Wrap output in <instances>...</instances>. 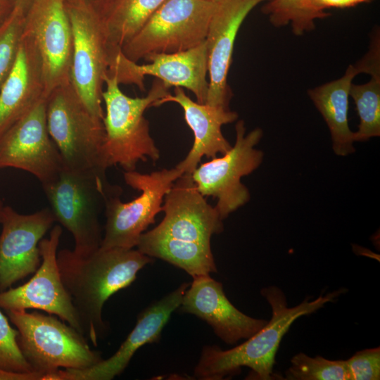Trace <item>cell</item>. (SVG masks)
Segmentation results:
<instances>
[{
  "instance_id": "1",
  "label": "cell",
  "mask_w": 380,
  "mask_h": 380,
  "mask_svg": "<svg viewBox=\"0 0 380 380\" xmlns=\"http://www.w3.org/2000/svg\"><path fill=\"white\" fill-rule=\"evenodd\" d=\"M162 211L163 220L141 235L137 249L192 277L216 272L210 239L223 231V220L197 190L191 174L184 173L174 182L164 197Z\"/></svg>"
},
{
  "instance_id": "2",
  "label": "cell",
  "mask_w": 380,
  "mask_h": 380,
  "mask_svg": "<svg viewBox=\"0 0 380 380\" xmlns=\"http://www.w3.org/2000/svg\"><path fill=\"white\" fill-rule=\"evenodd\" d=\"M152 262V258L134 248L100 247L87 255L69 249L57 253L63 284L80 317L84 336L94 346L108 330L102 317L106 300L129 286L138 272Z\"/></svg>"
},
{
  "instance_id": "3",
  "label": "cell",
  "mask_w": 380,
  "mask_h": 380,
  "mask_svg": "<svg viewBox=\"0 0 380 380\" xmlns=\"http://www.w3.org/2000/svg\"><path fill=\"white\" fill-rule=\"evenodd\" d=\"M341 292L336 291L313 300L306 298L289 308L279 288H263L261 294L271 306V319L246 341L233 348L224 350L215 346H205L194 369L195 376L201 380H220L239 372L242 367H248L252 371L251 379H274L275 355L290 326L298 317L310 315L332 302Z\"/></svg>"
},
{
  "instance_id": "4",
  "label": "cell",
  "mask_w": 380,
  "mask_h": 380,
  "mask_svg": "<svg viewBox=\"0 0 380 380\" xmlns=\"http://www.w3.org/2000/svg\"><path fill=\"white\" fill-rule=\"evenodd\" d=\"M104 85L103 154L106 168L119 165L125 172L133 171L139 161H147L148 158L153 162L158 160L160 151L151 137L144 113L169 94V88L157 79L146 96L132 98L120 90L115 77L106 75Z\"/></svg>"
},
{
  "instance_id": "5",
  "label": "cell",
  "mask_w": 380,
  "mask_h": 380,
  "mask_svg": "<svg viewBox=\"0 0 380 380\" xmlns=\"http://www.w3.org/2000/svg\"><path fill=\"white\" fill-rule=\"evenodd\" d=\"M46 114L49 135L64 166L106 177L103 121L91 113L71 80L48 94Z\"/></svg>"
},
{
  "instance_id": "6",
  "label": "cell",
  "mask_w": 380,
  "mask_h": 380,
  "mask_svg": "<svg viewBox=\"0 0 380 380\" xmlns=\"http://www.w3.org/2000/svg\"><path fill=\"white\" fill-rule=\"evenodd\" d=\"M6 313L18 331V346L34 372L46 374L61 368L83 369L103 360L83 334L53 315L24 310Z\"/></svg>"
},
{
  "instance_id": "7",
  "label": "cell",
  "mask_w": 380,
  "mask_h": 380,
  "mask_svg": "<svg viewBox=\"0 0 380 380\" xmlns=\"http://www.w3.org/2000/svg\"><path fill=\"white\" fill-rule=\"evenodd\" d=\"M42 185L55 220L72 235L73 251L87 255L99 248L100 215L111 186L106 177L63 165L53 179Z\"/></svg>"
},
{
  "instance_id": "8",
  "label": "cell",
  "mask_w": 380,
  "mask_h": 380,
  "mask_svg": "<svg viewBox=\"0 0 380 380\" xmlns=\"http://www.w3.org/2000/svg\"><path fill=\"white\" fill-rule=\"evenodd\" d=\"M218 2L165 0L143 27L121 48L137 63L155 53H171L194 48L205 41Z\"/></svg>"
},
{
  "instance_id": "9",
  "label": "cell",
  "mask_w": 380,
  "mask_h": 380,
  "mask_svg": "<svg viewBox=\"0 0 380 380\" xmlns=\"http://www.w3.org/2000/svg\"><path fill=\"white\" fill-rule=\"evenodd\" d=\"M65 1L72 34L70 80L91 113L103 121L104 78L112 54L119 49L110 46L102 15L89 1Z\"/></svg>"
},
{
  "instance_id": "10",
  "label": "cell",
  "mask_w": 380,
  "mask_h": 380,
  "mask_svg": "<svg viewBox=\"0 0 380 380\" xmlns=\"http://www.w3.org/2000/svg\"><path fill=\"white\" fill-rule=\"evenodd\" d=\"M183 174L176 166L150 174L135 170L125 172L126 184L141 194L134 200L124 203L120 198V189L110 187L105 197L106 221L101 247H136L141 235L155 222L156 216L162 211L165 194Z\"/></svg>"
},
{
  "instance_id": "11",
  "label": "cell",
  "mask_w": 380,
  "mask_h": 380,
  "mask_svg": "<svg viewBox=\"0 0 380 380\" xmlns=\"http://www.w3.org/2000/svg\"><path fill=\"white\" fill-rule=\"evenodd\" d=\"M235 130V143L228 151L201 164L191 173L197 190L204 197L217 198L215 207L222 220L249 201V190L241 179L258 169L264 158L255 148L263 135L260 128L246 134L244 122L239 120Z\"/></svg>"
},
{
  "instance_id": "12",
  "label": "cell",
  "mask_w": 380,
  "mask_h": 380,
  "mask_svg": "<svg viewBox=\"0 0 380 380\" xmlns=\"http://www.w3.org/2000/svg\"><path fill=\"white\" fill-rule=\"evenodd\" d=\"M61 234L62 228L56 224L51 230L49 237L39 241V267L27 282L0 292V308L5 311H45L56 315L84 336L81 320L63 284L57 264Z\"/></svg>"
},
{
  "instance_id": "13",
  "label": "cell",
  "mask_w": 380,
  "mask_h": 380,
  "mask_svg": "<svg viewBox=\"0 0 380 380\" xmlns=\"http://www.w3.org/2000/svg\"><path fill=\"white\" fill-rule=\"evenodd\" d=\"M150 63L139 65L129 60L121 49L110 58L107 75L118 84H133L144 90V77L154 76L167 87L186 88L204 104L208 91V56L205 42L191 49L171 53H155L144 58Z\"/></svg>"
},
{
  "instance_id": "14",
  "label": "cell",
  "mask_w": 380,
  "mask_h": 380,
  "mask_svg": "<svg viewBox=\"0 0 380 380\" xmlns=\"http://www.w3.org/2000/svg\"><path fill=\"white\" fill-rule=\"evenodd\" d=\"M46 100L44 98L0 138V169L27 171L42 184L53 179L64 165L47 129Z\"/></svg>"
},
{
  "instance_id": "15",
  "label": "cell",
  "mask_w": 380,
  "mask_h": 380,
  "mask_svg": "<svg viewBox=\"0 0 380 380\" xmlns=\"http://www.w3.org/2000/svg\"><path fill=\"white\" fill-rule=\"evenodd\" d=\"M23 31L32 36L42 56L47 95L70 82L72 34L65 0H31Z\"/></svg>"
},
{
  "instance_id": "16",
  "label": "cell",
  "mask_w": 380,
  "mask_h": 380,
  "mask_svg": "<svg viewBox=\"0 0 380 380\" xmlns=\"http://www.w3.org/2000/svg\"><path fill=\"white\" fill-rule=\"evenodd\" d=\"M54 222L49 208L23 215L4 205L0 215V292L38 269L39 243Z\"/></svg>"
},
{
  "instance_id": "17",
  "label": "cell",
  "mask_w": 380,
  "mask_h": 380,
  "mask_svg": "<svg viewBox=\"0 0 380 380\" xmlns=\"http://www.w3.org/2000/svg\"><path fill=\"white\" fill-rule=\"evenodd\" d=\"M189 286V283H183L174 291L142 311L138 315L132 331L109 358L83 369H60L45 374L43 380H111L120 375L138 349L160 339L172 313L179 308Z\"/></svg>"
},
{
  "instance_id": "18",
  "label": "cell",
  "mask_w": 380,
  "mask_h": 380,
  "mask_svg": "<svg viewBox=\"0 0 380 380\" xmlns=\"http://www.w3.org/2000/svg\"><path fill=\"white\" fill-rule=\"evenodd\" d=\"M269 0H221L210 19L205 45L208 56V91L205 104L229 110L232 91L227 75L238 31L248 13Z\"/></svg>"
},
{
  "instance_id": "19",
  "label": "cell",
  "mask_w": 380,
  "mask_h": 380,
  "mask_svg": "<svg viewBox=\"0 0 380 380\" xmlns=\"http://www.w3.org/2000/svg\"><path fill=\"white\" fill-rule=\"evenodd\" d=\"M179 309L204 320L227 344L250 338L267 323L265 319L253 318L236 308L225 296L222 284L210 274L193 277Z\"/></svg>"
},
{
  "instance_id": "20",
  "label": "cell",
  "mask_w": 380,
  "mask_h": 380,
  "mask_svg": "<svg viewBox=\"0 0 380 380\" xmlns=\"http://www.w3.org/2000/svg\"><path fill=\"white\" fill-rule=\"evenodd\" d=\"M47 96L42 56L23 31L13 68L0 88V138Z\"/></svg>"
},
{
  "instance_id": "21",
  "label": "cell",
  "mask_w": 380,
  "mask_h": 380,
  "mask_svg": "<svg viewBox=\"0 0 380 380\" xmlns=\"http://www.w3.org/2000/svg\"><path fill=\"white\" fill-rule=\"evenodd\" d=\"M174 93V95L167 94L153 106L174 102L183 109L186 122L194 134V143L185 158L176 167L184 174H191L203 156L213 158L231 148L232 145L223 136L221 127L236 121L238 114L230 109L195 102L181 87H175Z\"/></svg>"
},
{
  "instance_id": "22",
  "label": "cell",
  "mask_w": 380,
  "mask_h": 380,
  "mask_svg": "<svg viewBox=\"0 0 380 380\" xmlns=\"http://www.w3.org/2000/svg\"><path fill=\"white\" fill-rule=\"evenodd\" d=\"M368 71V63L362 58L355 65H350L341 77L308 91L329 129L332 149L336 156H346L355 151L354 132L350 129L348 118L349 91L353 78Z\"/></svg>"
},
{
  "instance_id": "23",
  "label": "cell",
  "mask_w": 380,
  "mask_h": 380,
  "mask_svg": "<svg viewBox=\"0 0 380 380\" xmlns=\"http://www.w3.org/2000/svg\"><path fill=\"white\" fill-rule=\"evenodd\" d=\"M164 1L111 0L101 14L110 46L120 49Z\"/></svg>"
},
{
  "instance_id": "24",
  "label": "cell",
  "mask_w": 380,
  "mask_h": 380,
  "mask_svg": "<svg viewBox=\"0 0 380 380\" xmlns=\"http://www.w3.org/2000/svg\"><path fill=\"white\" fill-rule=\"evenodd\" d=\"M349 96L355 104L360 119L354 132L355 141H366L380 136V73L371 75L369 82L351 84Z\"/></svg>"
},
{
  "instance_id": "25",
  "label": "cell",
  "mask_w": 380,
  "mask_h": 380,
  "mask_svg": "<svg viewBox=\"0 0 380 380\" xmlns=\"http://www.w3.org/2000/svg\"><path fill=\"white\" fill-rule=\"evenodd\" d=\"M262 11L273 26L291 25L292 32L297 36L314 30L316 19L329 15L317 12L312 0H269Z\"/></svg>"
},
{
  "instance_id": "26",
  "label": "cell",
  "mask_w": 380,
  "mask_h": 380,
  "mask_svg": "<svg viewBox=\"0 0 380 380\" xmlns=\"http://www.w3.org/2000/svg\"><path fill=\"white\" fill-rule=\"evenodd\" d=\"M285 372L290 380H352L346 360H330L321 356L312 357L300 353L291 360Z\"/></svg>"
},
{
  "instance_id": "27",
  "label": "cell",
  "mask_w": 380,
  "mask_h": 380,
  "mask_svg": "<svg viewBox=\"0 0 380 380\" xmlns=\"http://www.w3.org/2000/svg\"><path fill=\"white\" fill-rule=\"evenodd\" d=\"M25 11L14 6L0 26V88L10 73L17 56L23 34Z\"/></svg>"
},
{
  "instance_id": "28",
  "label": "cell",
  "mask_w": 380,
  "mask_h": 380,
  "mask_svg": "<svg viewBox=\"0 0 380 380\" xmlns=\"http://www.w3.org/2000/svg\"><path fill=\"white\" fill-rule=\"evenodd\" d=\"M18 336V331L10 325L0 308V367L20 373L34 372L20 349Z\"/></svg>"
},
{
  "instance_id": "29",
  "label": "cell",
  "mask_w": 380,
  "mask_h": 380,
  "mask_svg": "<svg viewBox=\"0 0 380 380\" xmlns=\"http://www.w3.org/2000/svg\"><path fill=\"white\" fill-rule=\"evenodd\" d=\"M352 380H378L380 379L379 348L357 352L346 360Z\"/></svg>"
},
{
  "instance_id": "30",
  "label": "cell",
  "mask_w": 380,
  "mask_h": 380,
  "mask_svg": "<svg viewBox=\"0 0 380 380\" xmlns=\"http://www.w3.org/2000/svg\"><path fill=\"white\" fill-rule=\"evenodd\" d=\"M373 0H312V5L319 13L330 15L327 13V8H346L355 6L360 4H369Z\"/></svg>"
},
{
  "instance_id": "31",
  "label": "cell",
  "mask_w": 380,
  "mask_h": 380,
  "mask_svg": "<svg viewBox=\"0 0 380 380\" xmlns=\"http://www.w3.org/2000/svg\"><path fill=\"white\" fill-rule=\"evenodd\" d=\"M44 375L43 373L37 372L20 373L0 367V380H42Z\"/></svg>"
},
{
  "instance_id": "32",
  "label": "cell",
  "mask_w": 380,
  "mask_h": 380,
  "mask_svg": "<svg viewBox=\"0 0 380 380\" xmlns=\"http://www.w3.org/2000/svg\"><path fill=\"white\" fill-rule=\"evenodd\" d=\"M14 7V4L9 0H0V26L8 17Z\"/></svg>"
},
{
  "instance_id": "33",
  "label": "cell",
  "mask_w": 380,
  "mask_h": 380,
  "mask_svg": "<svg viewBox=\"0 0 380 380\" xmlns=\"http://www.w3.org/2000/svg\"><path fill=\"white\" fill-rule=\"evenodd\" d=\"M89 1L96 9H97L101 14L103 12L111 0H87Z\"/></svg>"
},
{
  "instance_id": "34",
  "label": "cell",
  "mask_w": 380,
  "mask_h": 380,
  "mask_svg": "<svg viewBox=\"0 0 380 380\" xmlns=\"http://www.w3.org/2000/svg\"><path fill=\"white\" fill-rule=\"evenodd\" d=\"M31 0H15V6L19 8H23L25 11L27 8Z\"/></svg>"
},
{
  "instance_id": "35",
  "label": "cell",
  "mask_w": 380,
  "mask_h": 380,
  "mask_svg": "<svg viewBox=\"0 0 380 380\" xmlns=\"http://www.w3.org/2000/svg\"><path fill=\"white\" fill-rule=\"evenodd\" d=\"M3 207H4L3 202L0 199V215H1V210H2Z\"/></svg>"
},
{
  "instance_id": "36",
  "label": "cell",
  "mask_w": 380,
  "mask_h": 380,
  "mask_svg": "<svg viewBox=\"0 0 380 380\" xmlns=\"http://www.w3.org/2000/svg\"><path fill=\"white\" fill-rule=\"evenodd\" d=\"M206 1H214V2H219V1H221V0H206Z\"/></svg>"
},
{
  "instance_id": "37",
  "label": "cell",
  "mask_w": 380,
  "mask_h": 380,
  "mask_svg": "<svg viewBox=\"0 0 380 380\" xmlns=\"http://www.w3.org/2000/svg\"><path fill=\"white\" fill-rule=\"evenodd\" d=\"M9 1H11V2H13V3L14 4V6H15V0H9Z\"/></svg>"
}]
</instances>
